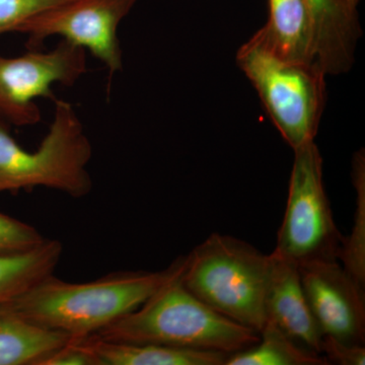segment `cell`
I'll list each match as a JSON object with an SVG mask.
<instances>
[{
  "label": "cell",
  "instance_id": "44dd1931",
  "mask_svg": "<svg viewBox=\"0 0 365 365\" xmlns=\"http://www.w3.org/2000/svg\"><path fill=\"white\" fill-rule=\"evenodd\" d=\"M344 1L348 4V6L352 7V9H356L359 0H344Z\"/></svg>",
  "mask_w": 365,
  "mask_h": 365
},
{
  "label": "cell",
  "instance_id": "d6986e66",
  "mask_svg": "<svg viewBox=\"0 0 365 365\" xmlns=\"http://www.w3.org/2000/svg\"><path fill=\"white\" fill-rule=\"evenodd\" d=\"M67 0H0V36L16 33L19 26L35 14Z\"/></svg>",
  "mask_w": 365,
  "mask_h": 365
},
{
  "label": "cell",
  "instance_id": "9a60e30c",
  "mask_svg": "<svg viewBox=\"0 0 365 365\" xmlns=\"http://www.w3.org/2000/svg\"><path fill=\"white\" fill-rule=\"evenodd\" d=\"M63 247L58 240H48L25 251L0 253V304L25 294L52 275Z\"/></svg>",
  "mask_w": 365,
  "mask_h": 365
},
{
  "label": "cell",
  "instance_id": "ba28073f",
  "mask_svg": "<svg viewBox=\"0 0 365 365\" xmlns=\"http://www.w3.org/2000/svg\"><path fill=\"white\" fill-rule=\"evenodd\" d=\"M86 71L85 48L63 39L51 51L0 56V119L11 126L39 123L42 115L36 98L56 100L53 85L74 86Z\"/></svg>",
  "mask_w": 365,
  "mask_h": 365
},
{
  "label": "cell",
  "instance_id": "5bb4252c",
  "mask_svg": "<svg viewBox=\"0 0 365 365\" xmlns=\"http://www.w3.org/2000/svg\"><path fill=\"white\" fill-rule=\"evenodd\" d=\"M262 29L283 58L316 62L313 23L307 0H269V20Z\"/></svg>",
  "mask_w": 365,
  "mask_h": 365
},
{
  "label": "cell",
  "instance_id": "8fae6325",
  "mask_svg": "<svg viewBox=\"0 0 365 365\" xmlns=\"http://www.w3.org/2000/svg\"><path fill=\"white\" fill-rule=\"evenodd\" d=\"M314 29V61L326 76L347 72L361 35L356 9L344 0H307Z\"/></svg>",
  "mask_w": 365,
  "mask_h": 365
},
{
  "label": "cell",
  "instance_id": "ffe728a7",
  "mask_svg": "<svg viewBox=\"0 0 365 365\" xmlns=\"http://www.w3.org/2000/svg\"><path fill=\"white\" fill-rule=\"evenodd\" d=\"M322 355L326 357L330 364L364 365L365 346L351 345L324 336L322 343Z\"/></svg>",
  "mask_w": 365,
  "mask_h": 365
},
{
  "label": "cell",
  "instance_id": "9c48e42d",
  "mask_svg": "<svg viewBox=\"0 0 365 365\" xmlns=\"http://www.w3.org/2000/svg\"><path fill=\"white\" fill-rule=\"evenodd\" d=\"M304 294L324 336L365 344V287L338 261L299 266Z\"/></svg>",
  "mask_w": 365,
  "mask_h": 365
},
{
  "label": "cell",
  "instance_id": "6da1fadb",
  "mask_svg": "<svg viewBox=\"0 0 365 365\" xmlns=\"http://www.w3.org/2000/svg\"><path fill=\"white\" fill-rule=\"evenodd\" d=\"M185 264L186 257H181L158 272L112 274L85 283L66 282L52 274L6 304L37 325L86 337L135 311L181 273Z\"/></svg>",
  "mask_w": 365,
  "mask_h": 365
},
{
  "label": "cell",
  "instance_id": "2e32d148",
  "mask_svg": "<svg viewBox=\"0 0 365 365\" xmlns=\"http://www.w3.org/2000/svg\"><path fill=\"white\" fill-rule=\"evenodd\" d=\"M324 355L295 342L273 324L266 322L260 340L246 349L232 353L225 365H328Z\"/></svg>",
  "mask_w": 365,
  "mask_h": 365
},
{
  "label": "cell",
  "instance_id": "277c9868",
  "mask_svg": "<svg viewBox=\"0 0 365 365\" xmlns=\"http://www.w3.org/2000/svg\"><path fill=\"white\" fill-rule=\"evenodd\" d=\"M54 118L34 153L24 150L11 136V125L0 119V193L45 187L73 198L93 189L88 165L93 146L71 103L53 101Z\"/></svg>",
  "mask_w": 365,
  "mask_h": 365
},
{
  "label": "cell",
  "instance_id": "7c38bea8",
  "mask_svg": "<svg viewBox=\"0 0 365 365\" xmlns=\"http://www.w3.org/2000/svg\"><path fill=\"white\" fill-rule=\"evenodd\" d=\"M98 365H225L228 353L150 343L115 342L98 335L79 338Z\"/></svg>",
  "mask_w": 365,
  "mask_h": 365
},
{
  "label": "cell",
  "instance_id": "8992f818",
  "mask_svg": "<svg viewBox=\"0 0 365 365\" xmlns=\"http://www.w3.org/2000/svg\"><path fill=\"white\" fill-rule=\"evenodd\" d=\"M343 239L324 188L323 158L309 141L294 150L287 209L274 252L297 266L339 262Z\"/></svg>",
  "mask_w": 365,
  "mask_h": 365
},
{
  "label": "cell",
  "instance_id": "4fadbf2b",
  "mask_svg": "<svg viewBox=\"0 0 365 365\" xmlns=\"http://www.w3.org/2000/svg\"><path fill=\"white\" fill-rule=\"evenodd\" d=\"M71 338L32 323L6 304H0V365H41Z\"/></svg>",
  "mask_w": 365,
  "mask_h": 365
},
{
  "label": "cell",
  "instance_id": "5b68a950",
  "mask_svg": "<svg viewBox=\"0 0 365 365\" xmlns=\"http://www.w3.org/2000/svg\"><path fill=\"white\" fill-rule=\"evenodd\" d=\"M237 61L292 150L314 141L326 98V73L321 67L283 58L263 29L240 48Z\"/></svg>",
  "mask_w": 365,
  "mask_h": 365
},
{
  "label": "cell",
  "instance_id": "52a82bcc",
  "mask_svg": "<svg viewBox=\"0 0 365 365\" xmlns=\"http://www.w3.org/2000/svg\"><path fill=\"white\" fill-rule=\"evenodd\" d=\"M136 0H67L24 21L16 33L28 36V50L42 48L46 39L59 36L85 48L105 64L110 81L123 68L118 38L120 23L128 16Z\"/></svg>",
  "mask_w": 365,
  "mask_h": 365
},
{
  "label": "cell",
  "instance_id": "ac0fdd59",
  "mask_svg": "<svg viewBox=\"0 0 365 365\" xmlns=\"http://www.w3.org/2000/svg\"><path fill=\"white\" fill-rule=\"evenodd\" d=\"M44 240L32 225L0 212V253L25 251Z\"/></svg>",
  "mask_w": 365,
  "mask_h": 365
},
{
  "label": "cell",
  "instance_id": "e0dca14e",
  "mask_svg": "<svg viewBox=\"0 0 365 365\" xmlns=\"http://www.w3.org/2000/svg\"><path fill=\"white\" fill-rule=\"evenodd\" d=\"M352 182L356 191V208L351 234L343 239L339 263L350 276L365 287V155L357 151L353 158Z\"/></svg>",
  "mask_w": 365,
  "mask_h": 365
},
{
  "label": "cell",
  "instance_id": "7a4b0ae2",
  "mask_svg": "<svg viewBox=\"0 0 365 365\" xmlns=\"http://www.w3.org/2000/svg\"><path fill=\"white\" fill-rule=\"evenodd\" d=\"M182 271L135 311L96 335L115 342L150 343L228 354L260 340L257 331L216 313L189 292L182 284Z\"/></svg>",
  "mask_w": 365,
  "mask_h": 365
},
{
  "label": "cell",
  "instance_id": "3957f363",
  "mask_svg": "<svg viewBox=\"0 0 365 365\" xmlns=\"http://www.w3.org/2000/svg\"><path fill=\"white\" fill-rule=\"evenodd\" d=\"M270 268V255L215 232L186 257L182 281L216 313L260 334Z\"/></svg>",
  "mask_w": 365,
  "mask_h": 365
},
{
  "label": "cell",
  "instance_id": "30bf717a",
  "mask_svg": "<svg viewBox=\"0 0 365 365\" xmlns=\"http://www.w3.org/2000/svg\"><path fill=\"white\" fill-rule=\"evenodd\" d=\"M270 257L266 322L277 327L302 347L322 354L324 334L307 302L299 266L275 252Z\"/></svg>",
  "mask_w": 365,
  "mask_h": 365
}]
</instances>
